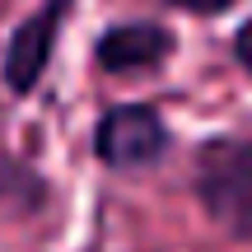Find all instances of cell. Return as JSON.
Masks as SVG:
<instances>
[{"instance_id": "6da1fadb", "label": "cell", "mask_w": 252, "mask_h": 252, "mask_svg": "<svg viewBox=\"0 0 252 252\" xmlns=\"http://www.w3.org/2000/svg\"><path fill=\"white\" fill-rule=\"evenodd\" d=\"M201 210L238 243H252V131L210 135L191 159Z\"/></svg>"}, {"instance_id": "7a4b0ae2", "label": "cell", "mask_w": 252, "mask_h": 252, "mask_svg": "<svg viewBox=\"0 0 252 252\" xmlns=\"http://www.w3.org/2000/svg\"><path fill=\"white\" fill-rule=\"evenodd\" d=\"M168 145H173V131L154 103H117L94 126V154L103 168H117V173L159 163Z\"/></svg>"}, {"instance_id": "3957f363", "label": "cell", "mask_w": 252, "mask_h": 252, "mask_svg": "<svg viewBox=\"0 0 252 252\" xmlns=\"http://www.w3.org/2000/svg\"><path fill=\"white\" fill-rule=\"evenodd\" d=\"M70 9H75V0H42V5L14 28V37H9V47H5V61H0V75H5L9 94H33L37 84H42Z\"/></svg>"}, {"instance_id": "277c9868", "label": "cell", "mask_w": 252, "mask_h": 252, "mask_svg": "<svg viewBox=\"0 0 252 252\" xmlns=\"http://www.w3.org/2000/svg\"><path fill=\"white\" fill-rule=\"evenodd\" d=\"M173 52H178V37H173L163 24H145V19H135V24H117V28H103L98 42H94V61H98L108 75L159 70Z\"/></svg>"}, {"instance_id": "5b68a950", "label": "cell", "mask_w": 252, "mask_h": 252, "mask_svg": "<svg viewBox=\"0 0 252 252\" xmlns=\"http://www.w3.org/2000/svg\"><path fill=\"white\" fill-rule=\"evenodd\" d=\"M42 201H47V178L0 145V206L19 210V215H33Z\"/></svg>"}, {"instance_id": "8992f818", "label": "cell", "mask_w": 252, "mask_h": 252, "mask_svg": "<svg viewBox=\"0 0 252 252\" xmlns=\"http://www.w3.org/2000/svg\"><path fill=\"white\" fill-rule=\"evenodd\" d=\"M168 5L187 9V14H224V9H234L238 0H168Z\"/></svg>"}, {"instance_id": "52a82bcc", "label": "cell", "mask_w": 252, "mask_h": 252, "mask_svg": "<svg viewBox=\"0 0 252 252\" xmlns=\"http://www.w3.org/2000/svg\"><path fill=\"white\" fill-rule=\"evenodd\" d=\"M234 56H238V65H243V70L252 75V19H248V24L234 33Z\"/></svg>"}]
</instances>
